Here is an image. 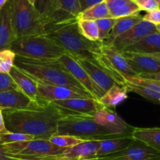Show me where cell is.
Listing matches in <instances>:
<instances>
[{
    "label": "cell",
    "mask_w": 160,
    "mask_h": 160,
    "mask_svg": "<svg viewBox=\"0 0 160 160\" xmlns=\"http://www.w3.org/2000/svg\"><path fill=\"white\" fill-rule=\"evenodd\" d=\"M5 124L10 132L28 134L34 139L48 140L57 133L63 114L52 102L35 109L3 110Z\"/></svg>",
    "instance_id": "cell-1"
},
{
    "label": "cell",
    "mask_w": 160,
    "mask_h": 160,
    "mask_svg": "<svg viewBox=\"0 0 160 160\" xmlns=\"http://www.w3.org/2000/svg\"><path fill=\"white\" fill-rule=\"evenodd\" d=\"M14 66L37 82L67 86L79 92H88L70 74L59 60H37L16 56Z\"/></svg>",
    "instance_id": "cell-2"
},
{
    "label": "cell",
    "mask_w": 160,
    "mask_h": 160,
    "mask_svg": "<svg viewBox=\"0 0 160 160\" xmlns=\"http://www.w3.org/2000/svg\"><path fill=\"white\" fill-rule=\"evenodd\" d=\"M78 21L52 30L46 35L59 44L73 59H87L96 62L103 43L84 38L78 28Z\"/></svg>",
    "instance_id": "cell-3"
},
{
    "label": "cell",
    "mask_w": 160,
    "mask_h": 160,
    "mask_svg": "<svg viewBox=\"0 0 160 160\" xmlns=\"http://www.w3.org/2000/svg\"><path fill=\"white\" fill-rule=\"evenodd\" d=\"M10 49L16 56L37 60H58L68 54L58 42L46 34L17 38Z\"/></svg>",
    "instance_id": "cell-4"
},
{
    "label": "cell",
    "mask_w": 160,
    "mask_h": 160,
    "mask_svg": "<svg viewBox=\"0 0 160 160\" xmlns=\"http://www.w3.org/2000/svg\"><path fill=\"white\" fill-rule=\"evenodd\" d=\"M9 4L11 23L16 38L45 34V25L34 6L28 0H9Z\"/></svg>",
    "instance_id": "cell-5"
},
{
    "label": "cell",
    "mask_w": 160,
    "mask_h": 160,
    "mask_svg": "<svg viewBox=\"0 0 160 160\" xmlns=\"http://www.w3.org/2000/svg\"><path fill=\"white\" fill-rule=\"evenodd\" d=\"M56 134L74 136L84 141H101L105 139L128 137L114 134L95 123L93 117L64 116L58 123Z\"/></svg>",
    "instance_id": "cell-6"
},
{
    "label": "cell",
    "mask_w": 160,
    "mask_h": 160,
    "mask_svg": "<svg viewBox=\"0 0 160 160\" xmlns=\"http://www.w3.org/2000/svg\"><path fill=\"white\" fill-rule=\"evenodd\" d=\"M8 152L20 160H48L60 155L66 148L53 145L49 140L34 139L20 143L4 145Z\"/></svg>",
    "instance_id": "cell-7"
},
{
    "label": "cell",
    "mask_w": 160,
    "mask_h": 160,
    "mask_svg": "<svg viewBox=\"0 0 160 160\" xmlns=\"http://www.w3.org/2000/svg\"><path fill=\"white\" fill-rule=\"evenodd\" d=\"M97 63L112 77L117 84L125 85L124 77H138L122 53L109 45H103Z\"/></svg>",
    "instance_id": "cell-8"
},
{
    "label": "cell",
    "mask_w": 160,
    "mask_h": 160,
    "mask_svg": "<svg viewBox=\"0 0 160 160\" xmlns=\"http://www.w3.org/2000/svg\"><path fill=\"white\" fill-rule=\"evenodd\" d=\"M64 116L93 117L95 112L104 107L98 100L88 98H70L52 102Z\"/></svg>",
    "instance_id": "cell-9"
},
{
    "label": "cell",
    "mask_w": 160,
    "mask_h": 160,
    "mask_svg": "<svg viewBox=\"0 0 160 160\" xmlns=\"http://www.w3.org/2000/svg\"><path fill=\"white\" fill-rule=\"evenodd\" d=\"M58 60L70 74L84 88V90L89 92L95 99L98 101L104 95V92L95 85L84 69L70 55H63Z\"/></svg>",
    "instance_id": "cell-10"
},
{
    "label": "cell",
    "mask_w": 160,
    "mask_h": 160,
    "mask_svg": "<svg viewBox=\"0 0 160 160\" xmlns=\"http://www.w3.org/2000/svg\"><path fill=\"white\" fill-rule=\"evenodd\" d=\"M38 97L40 101L44 102H52L54 101L77 98H94L91 94L88 92H79L72 88L45 84L39 82H38Z\"/></svg>",
    "instance_id": "cell-11"
},
{
    "label": "cell",
    "mask_w": 160,
    "mask_h": 160,
    "mask_svg": "<svg viewBox=\"0 0 160 160\" xmlns=\"http://www.w3.org/2000/svg\"><path fill=\"white\" fill-rule=\"evenodd\" d=\"M93 120L98 125L114 134L132 137L134 127L128 124L113 109L106 107L101 108L95 113Z\"/></svg>",
    "instance_id": "cell-12"
},
{
    "label": "cell",
    "mask_w": 160,
    "mask_h": 160,
    "mask_svg": "<svg viewBox=\"0 0 160 160\" xmlns=\"http://www.w3.org/2000/svg\"><path fill=\"white\" fill-rule=\"evenodd\" d=\"M81 12L78 0H57V9L45 29V34L59 27L78 21Z\"/></svg>",
    "instance_id": "cell-13"
},
{
    "label": "cell",
    "mask_w": 160,
    "mask_h": 160,
    "mask_svg": "<svg viewBox=\"0 0 160 160\" xmlns=\"http://www.w3.org/2000/svg\"><path fill=\"white\" fill-rule=\"evenodd\" d=\"M160 152L138 141H134L131 145L120 152L99 158L98 160H157Z\"/></svg>",
    "instance_id": "cell-14"
},
{
    "label": "cell",
    "mask_w": 160,
    "mask_h": 160,
    "mask_svg": "<svg viewBox=\"0 0 160 160\" xmlns=\"http://www.w3.org/2000/svg\"><path fill=\"white\" fill-rule=\"evenodd\" d=\"M46 102L35 101L20 89L0 92V108L3 110H24L42 107Z\"/></svg>",
    "instance_id": "cell-15"
},
{
    "label": "cell",
    "mask_w": 160,
    "mask_h": 160,
    "mask_svg": "<svg viewBox=\"0 0 160 160\" xmlns=\"http://www.w3.org/2000/svg\"><path fill=\"white\" fill-rule=\"evenodd\" d=\"M156 32H158L156 25L142 20L132 28L128 30L127 32L117 37L112 42L111 45L109 46L112 47L116 50L121 52L125 48L135 44L145 36Z\"/></svg>",
    "instance_id": "cell-16"
},
{
    "label": "cell",
    "mask_w": 160,
    "mask_h": 160,
    "mask_svg": "<svg viewBox=\"0 0 160 160\" xmlns=\"http://www.w3.org/2000/svg\"><path fill=\"white\" fill-rule=\"evenodd\" d=\"M128 92H134L152 102L160 103V85L157 81L139 77H124Z\"/></svg>",
    "instance_id": "cell-17"
},
{
    "label": "cell",
    "mask_w": 160,
    "mask_h": 160,
    "mask_svg": "<svg viewBox=\"0 0 160 160\" xmlns=\"http://www.w3.org/2000/svg\"><path fill=\"white\" fill-rule=\"evenodd\" d=\"M100 141H84L78 145L66 148L62 153L48 160H90L96 159Z\"/></svg>",
    "instance_id": "cell-18"
},
{
    "label": "cell",
    "mask_w": 160,
    "mask_h": 160,
    "mask_svg": "<svg viewBox=\"0 0 160 160\" xmlns=\"http://www.w3.org/2000/svg\"><path fill=\"white\" fill-rule=\"evenodd\" d=\"M78 63L84 69L91 79L92 80L95 85L106 92L115 84H117L112 77L105 70L104 68L98 65L96 62L87 59H75Z\"/></svg>",
    "instance_id": "cell-19"
},
{
    "label": "cell",
    "mask_w": 160,
    "mask_h": 160,
    "mask_svg": "<svg viewBox=\"0 0 160 160\" xmlns=\"http://www.w3.org/2000/svg\"><path fill=\"white\" fill-rule=\"evenodd\" d=\"M122 55L137 75L160 71V61L149 55L121 52Z\"/></svg>",
    "instance_id": "cell-20"
},
{
    "label": "cell",
    "mask_w": 160,
    "mask_h": 160,
    "mask_svg": "<svg viewBox=\"0 0 160 160\" xmlns=\"http://www.w3.org/2000/svg\"><path fill=\"white\" fill-rule=\"evenodd\" d=\"M16 37L11 23L9 0L0 9V51L10 49Z\"/></svg>",
    "instance_id": "cell-21"
},
{
    "label": "cell",
    "mask_w": 160,
    "mask_h": 160,
    "mask_svg": "<svg viewBox=\"0 0 160 160\" xmlns=\"http://www.w3.org/2000/svg\"><path fill=\"white\" fill-rule=\"evenodd\" d=\"M20 91L35 101H40L38 97V82L27 73L14 66L9 72Z\"/></svg>",
    "instance_id": "cell-22"
},
{
    "label": "cell",
    "mask_w": 160,
    "mask_h": 160,
    "mask_svg": "<svg viewBox=\"0 0 160 160\" xmlns=\"http://www.w3.org/2000/svg\"><path fill=\"white\" fill-rule=\"evenodd\" d=\"M123 52L151 55L160 52V34L153 33L145 36L134 45L125 48Z\"/></svg>",
    "instance_id": "cell-23"
},
{
    "label": "cell",
    "mask_w": 160,
    "mask_h": 160,
    "mask_svg": "<svg viewBox=\"0 0 160 160\" xmlns=\"http://www.w3.org/2000/svg\"><path fill=\"white\" fill-rule=\"evenodd\" d=\"M112 18L119 19L139 14L138 6L133 0H105Z\"/></svg>",
    "instance_id": "cell-24"
},
{
    "label": "cell",
    "mask_w": 160,
    "mask_h": 160,
    "mask_svg": "<svg viewBox=\"0 0 160 160\" xmlns=\"http://www.w3.org/2000/svg\"><path fill=\"white\" fill-rule=\"evenodd\" d=\"M132 137H121L101 140L96 152V159L113 154L124 149L134 142Z\"/></svg>",
    "instance_id": "cell-25"
},
{
    "label": "cell",
    "mask_w": 160,
    "mask_h": 160,
    "mask_svg": "<svg viewBox=\"0 0 160 160\" xmlns=\"http://www.w3.org/2000/svg\"><path fill=\"white\" fill-rule=\"evenodd\" d=\"M142 20H143V17L141 16L140 14L128 16V17L117 19L115 25H114L110 34H109V38L104 42H102L103 45H111L112 42L117 37L123 34V33L127 32L128 30L137 25L138 23H140Z\"/></svg>",
    "instance_id": "cell-26"
},
{
    "label": "cell",
    "mask_w": 160,
    "mask_h": 160,
    "mask_svg": "<svg viewBox=\"0 0 160 160\" xmlns=\"http://www.w3.org/2000/svg\"><path fill=\"white\" fill-rule=\"evenodd\" d=\"M132 138L160 152V128H134Z\"/></svg>",
    "instance_id": "cell-27"
},
{
    "label": "cell",
    "mask_w": 160,
    "mask_h": 160,
    "mask_svg": "<svg viewBox=\"0 0 160 160\" xmlns=\"http://www.w3.org/2000/svg\"><path fill=\"white\" fill-rule=\"evenodd\" d=\"M128 93L126 87L119 84H115L107 92H105L98 102L104 107L112 109L128 98Z\"/></svg>",
    "instance_id": "cell-28"
},
{
    "label": "cell",
    "mask_w": 160,
    "mask_h": 160,
    "mask_svg": "<svg viewBox=\"0 0 160 160\" xmlns=\"http://www.w3.org/2000/svg\"><path fill=\"white\" fill-rule=\"evenodd\" d=\"M34 7L42 17L46 29L56 12L57 0H36Z\"/></svg>",
    "instance_id": "cell-29"
},
{
    "label": "cell",
    "mask_w": 160,
    "mask_h": 160,
    "mask_svg": "<svg viewBox=\"0 0 160 160\" xmlns=\"http://www.w3.org/2000/svg\"><path fill=\"white\" fill-rule=\"evenodd\" d=\"M109 17H111V15L107 7V5L105 2H102L99 4L95 5V6L81 12L80 14L79 19L96 21L98 20L109 18Z\"/></svg>",
    "instance_id": "cell-30"
},
{
    "label": "cell",
    "mask_w": 160,
    "mask_h": 160,
    "mask_svg": "<svg viewBox=\"0 0 160 160\" xmlns=\"http://www.w3.org/2000/svg\"><path fill=\"white\" fill-rule=\"evenodd\" d=\"M78 23L80 32L84 38L93 42L99 41V31L96 22L79 19Z\"/></svg>",
    "instance_id": "cell-31"
},
{
    "label": "cell",
    "mask_w": 160,
    "mask_h": 160,
    "mask_svg": "<svg viewBox=\"0 0 160 160\" xmlns=\"http://www.w3.org/2000/svg\"><path fill=\"white\" fill-rule=\"evenodd\" d=\"M48 140L53 145L63 148H70L84 142L82 139L78 138L74 136L67 135V134H55Z\"/></svg>",
    "instance_id": "cell-32"
},
{
    "label": "cell",
    "mask_w": 160,
    "mask_h": 160,
    "mask_svg": "<svg viewBox=\"0 0 160 160\" xmlns=\"http://www.w3.org/2000/svg\"><path fill=\"white\" fill-rule=\"evenodd\" d=\"M16 54L11 49L0 51V73H9L14 67Z\"/></svg>",
    "instance_id": "cell-33"
},
{
    "label": "cell",
    "mask_w": 160,
    "mask_h": 160,
    "mask_svg": "<svg viewBox=\"0 0 160 160\" xmlns=\"http://www.w3.org/2000/svg\"><path fill=\"white\" fill-rule=\"evenodd\" d=\"M117 19L112 18H104L101 20H96V24L98 26V31H99V41L104 42L109 38V34L112 31V28L115 25Z\"/></svg>",
    "instance_id": "cell-34"
},
{
    "label": "cell",
    "mask_w": 160,
    "mask_h": 160,
    "mask_svg": "<svg viewBox=\"0 0 160 160\" xmlns=\"http://www.w3.org/2000/svg\"><path fill=\"white\" fill-rule=\"evenodd\" d=\"M34 139V138L31 135L21 134V133L10 132V131L0 135V142L3 145L29 142V141H32Z\"/></svg>",
    "instance_id": "cell-35"
},
{
    "label": "cell",
    "mask_w": 160,
    "mask_h": 160,
    "mask_svg": "<svg viewBox=\"0 0 160 160\" xmlns=\"http://www.w3.org/2000/svg\"><path fill=\"white\" fill-rule=\"evenodd\" d=\"M19 89L17 84L9 73H0V92Z\"/></svg>",
    "instance_id": "cell-36"
},
{
    "label": "cell",
    "mask_w": 160,
    "mask_h": 160,
    "mask_svg": "<svg viewBox=\"0 0 160 160\" xmlns=\"http://www.w3.org/2000/svg\"><path fill=\"white\" fill-rule=\"evenodd\" d=\"M139 7L140 10L146 11L147 12L159 9L157 0H133Z\"/></svg>",
    "instance_id": "cell-37"
},
{
    "label": "cell",
    "mask_w": 160,
    "mask_h": 160,
    "mask_svg": "<svg viewBox=\"0 0 160 160\" xmlns=\"http://www.w3.org/2000/svg\"><path fill=\"white\" fill-rule=\"evenodd\" d=\"M143 20L149 22L156 26L160 24V9H158L147 12L145 16H143Z\"/></svg>",
    "instance_id": "cell-38"
},
{
    "label": "cell",
    "mask_w": 160,
    "mask_h": 160,
    "mask_svg": "<svg viewBox=\"0 0 160 160\" xmlns=\"http://www.w3.org/2000/svg\"><path fill=\"white\" fill-rule=\"evenodd\" d=\"M78 1H79L81 11L83 12V11L86 10V9L95 6V5L105 2V0H78Z\"/></svg>",
    "instance_id": "cell-39"
},
{
    "label": "cell",
    "mask_w": 160,
    "mask_h": 160,
    "mask_svg": "<svg viewBox=\"0 0 160 160\" xmlns=\"http://www.w3.org/2000/svg\"><path fill=\"white\" fill-rule=\"evenodd\" d=\"M0 160H20L16 159L7 152L4 145L0 142Z\"/></svg>",
    "instance_id": "cell-40"
},
{
    "label": "cell",
    "mask_w": 160,
    "mask_h": 160,
    "mask_svg": "<svg viewBox=\"0 0 160 160\" xmlns=\"http://www.w3.org/2000/svg\"><path fill=\"white\" fill-rule=\"evenodd\" d=\"M138 77L144 78V79L151 80V81H160V71L152 73H143V74L138 75Z\"/></svg>",
    "instance_id": "cell-41"
},
{
    "label": "cell",
    "mask_w": 160,
    "mask_h": 160,
    "mask_svg": "<svg viewBox=\"0 0 160 160\" xmlns=\"http://www.w3.org/2000/svg\"><path fill=\"white\" fill-rule=\"evenodd\" d=\"M9 132V131L6 128V124H5V120H4V117H3L2 113V109L0 108V135L3 134H6V133Z\"/></svg>",
    "instance_id": "cell-42"
},
{
    "label": "cell",
    "mask_w": 160,
    "mask_h": 160,
    "mask_svg": "<svg viewBox=\"0 0 160 160\" xmlns=\"http://www.w3.org/2000/svg\"><path fill=\"white\" fill-rule=\"evenodd\" d=\"M149 56H152V57H154L155 59H156L157 60L160 61V52H156V53H153V54L149 55Z\"/></svg>",
    "instance_id": "cell-43"
},
{
    "label": "cell",
    "mask_w": 160,
    "mask_h": 160,
    "mask_svg": "<svg viewBox=\"0 0 160 160\" xmlns=\"http://www.w3.org/2000/svg\"><path fill=\"white\" fill-rule=\"evenodd\" d=\"M7 1L8 0H0V9H1L2 8V6L7 2Z\"/></svg>",
    "instance_id": "cell-44"
},
{
    "label": "cell",
    "mask_w": 160,
    "mask_h": 160,
    "mask_svg": "<svg viewBox=\"0 0 160 160\" xmlns=\"http://www.w3.org/2000/svg\"><path fill=\"white\" fill-rule=\"evenodd\" d=\"M28 2H29L30 3H31V5H33V6H34V4H35V2L36 0H28Z\"/></svg>",
    "instance_id": "cell-45"
},
{
    "label": "cell",
    "mask_w": 160,
    "mask_h": 160,
    "mask_svg": "<svg viewBox=\"0 0 160 160\" xmlns=\"http://www.w3.org/2000/svg\"><path fill=\"white\" fill-rule=\"evenodd\" d=\"M156 29H157V31L160 34V24L157 25V26H156Z\"/></svg>",
    "instance_id": "cell-46"
},
{
    "label": "cell",
    "mask_w": 160,
    "mask_h": 160,
    "mask_svg": "<svg viewBox=\"0 0 160 160\" xmlns=\"http://www.w3.org/2000/svg\"><path fill=\"white\" fill-rule=\"evenodd\" d=\"M158 5H159V9H160V0H157Z\"/></svg>",
    "instance_id": "cell-47"
},
{
    "label": "cell",
    "mask_w": 160,
    "mask_h": 160,
    "mask_svg": "<svg viewBox=\"0 0 160 160\" xmlns=\"http://www.w3.org/2000/svg\"><path fill=\"white\" fill-rule=\"evenodd\" d=\"M90 160H98V159H90Z\"/></svg>",
    "instance_id": "cell-48"
},
{
    "label": "cell",
    "mask_w": 160,
    "mask_h": 160,
    "mask_svg": "<svg viewBox=\"0 0 160 160\" xmlns=\"http://www.w3.org/2000/svg\"><path fill=\"white\" fill-rule=\"evenodd\" d=\"M157 160H160V157H159V159H158Z\"/></svg>",
    "instance_id": "cell-49"
}]
</instances>
